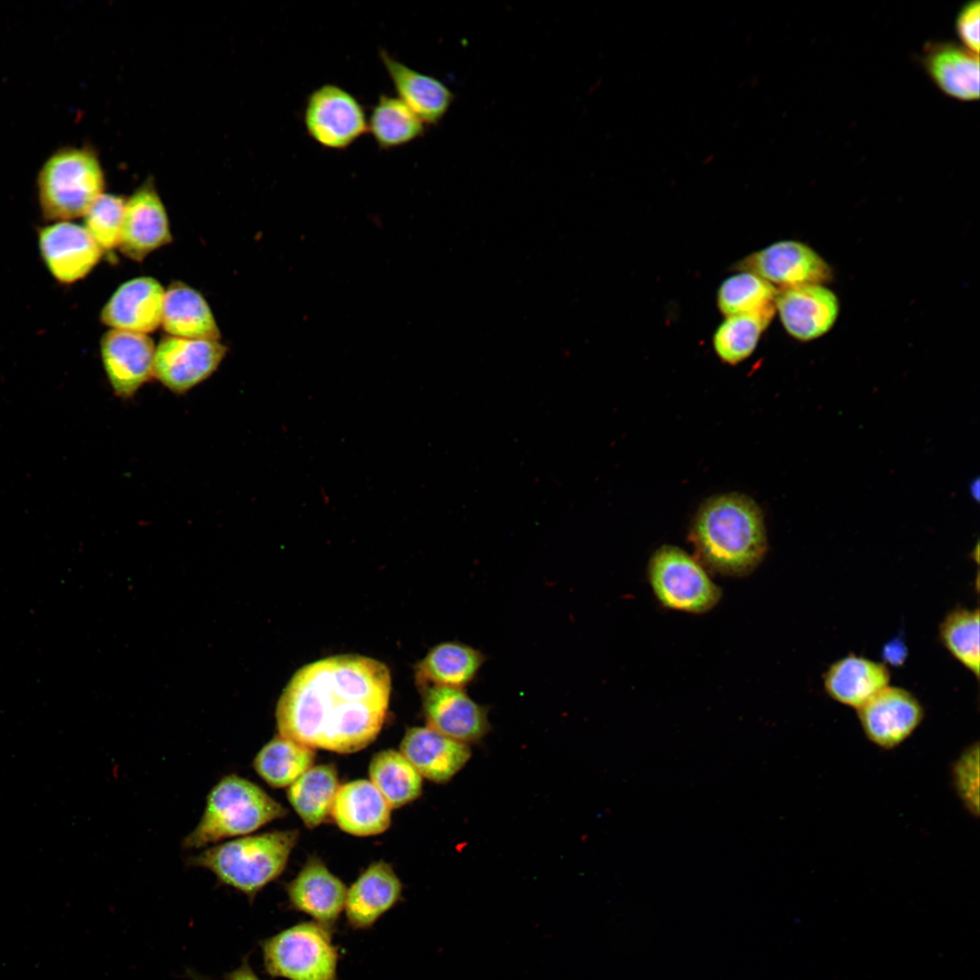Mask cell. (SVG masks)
<instances>
[{"mask_svg": "<svg viewBox=\"0 0 980 980\" xmlns=\"http://www.w3.org/2000/svg\"><path fill=\"white\" fill-rule=\"evenodd\" d=\"M775 307L785 330L800 341L826 334L839 311L837 296L821 284L778 289Z\"/></svg>", "mask_w": 980, "mask_h": 980, "instance_id": "9a60e30c", "label": "cell"}, {"mask_svg": "<svg viewBox=\"0 0 980 980\" xmlns=\"http://www.w3.org/2000/svg\"><path fill=\"white\" fill-rule=\"evenodd\" d=\"M287 809L255 783L237 775L222 778L207 797L196 828L183 839L184 848H201L225 838L248 835L280 818Z\"/></svg>", "mask_w": 980, "mask_h": 980, "instance_id": "277c9868", "label": "cell"}, {"mask_svg": "<svg viewBox=\"0 0 980 980\" xmlns=\"http://www.w3.org/2000/svg\"><path fill=\"white\" fill-rule=\"evenodd\" d=\"M889 681L890 672L884 663L852 653L834 662L823 676L828 695L856 710Z\"/></svg>", "mask_w": 980, "mask_h": 980, "instance_id": "cb8c5ba5", "label": "cell"}, {"mask_svg": "<svg viewBox=\"0 0 980 980\" xmlns=\"http://www.w3.org/2000/svg\"><path fill=\"white\" fill-rule=\"evenodd\" d=\"M370 782L391 808L408 804L422 793L423 778L401 752L386 750L372 758Z\"/></svg>", "mask_w": 980, "mask_h": 980, "instance_id": "f546056e", "label": "cell"}, {"mask_svg": "<svg viewBox=\"0 0 980 980\" xmlns=\"http://www.w3.org/2000/svg\"><path fill=\"white\" fill-rule=\"evenodd\" d=\"M37 195L45 220L70 221L83 217L103 193L104 177L95 154L83 148H64L44 163Z\"/></svg>", "mask_w": 980, "mask_h": 980, "instance_id": "5b68a950", "label": "cell"}, {"mask_svg": "<svg viewBox=\"0 0 980 980\" xmlns=\"http://www.w3.org/2000/svg\"><path fill=\"white\" fill-rule=\"evenodd\" d=\"M272 978L338 980V950L332 933L314 921L295 924L260 943Z\"/></svg>", "mask_w": 980, "mask_h": 980, "instance_id": "8992f818", "label": "cell"}, {"mask_svg": "<svg viewBox=\"0 0 980 980\" xmlns=\"http://www.w3.org/2000/svg\"><path fill=\"white\" fill-rule=\"evenodd\" d=\"M979 16L978 0L966 3L956 18V30L965 48L978 54L979 53Z\"/></svg>", "mask_w": 980, "mask_h": 980, "instance_id": "d590c367", "label": "cell"}, {"mask_svg": "<svg viewBox=\"0 0 980 980\" xmlns=\"http://www.w3.org/2000/svg\"><path fill=\"white\" fill-rule=\"evenodd\" d=\"M298 838L297 830L246 836L209 848L190 858L188 864L210 870L220 883L251 902L283 872Z\"/></svg>", "mask_w": 980, "mask_h": 980, "instance_id": "3957f363", "label": "cell"}, {"mask_svg": "<svg viewBox=\"0 0 980 980\" xmlns=\"http://www.w3.org/2000/svg\"><path fill=\"white\" fill-rule=\"evenodd\" d=\"M155 346L146 334L111 329L101 340L102 362L114 395L132 397L152 377Z\"/></svg>", "mask_w": 980, "mask_h": 980, "instance_id": "4fadbf2b", "label": "cell"}, {"mask_svg": "<svg viewBox=\"0 0 980 980\" xmlns=\"http://www.w3.org/2000/svg\"><path fill=\"white\" fill-rule=\"evenodd\" d=\"M922 64L931 80L946 94L961 101L979 97V56L955 43H929Z\"/></svg>", "mask_w": 980, "mask_h": 980, "instance_id": "7402d4cb", "label": "cell"}, {"mask_svg": "<svg viewBox=\"0 0 980 980\" xmlns=\"http://www.w3.org/2000/svg\"><path fill=\"white\" fill-rule=\"evenodd\" d=\"M779 289L823 284L832 278L828 264L810 247L797 240H780L744 257L734 266Z\"/></svg>", "mask_w": 980, "mask_h": 980, "instance_id": "30bf717a", "label": "cell"}, {"mask_svg": "<svg viewBox=\"0 0 980 980\" xmlns=\"http://www.w3.org/2000/svg\"><path fill=\"white\" fill-rule=\"evenodd\" d=\"M315 756L314 749L278 735L258 752L253 767L269 785L283 788L310 769Z\"/></svg>", "mask_w": 980, "mask_h": 980, "instance_id": "f1b7e54d", "label": "cell"}, {"mask_svg": "<svg viewBox=\"0 0 980 980\" xmlns=\"http://www.w3.org/2000/svg\"><path fill=\"white\" fill-rule=\"evenodd\" d=\"M125 204L119 196L103 193L83 216V227L102 250L119 247Z\"/></svg>", "mask_w": 980, "mask_h": 980, "instance_id": "836d02e7", "label": "cell"}, {"mask_svg": "<svg viewBox=\"0 0 980 980\" xmlns=\"http://www.w3.org/2000/svg\"><path fill=\"white\" fill-rule=\"evenodd\" d=\"M379 58L397 96L425 124H436L449 110L454 93L440 80L416 71L380 50Z\"/></svg>", "mask_w": 980, "mask_h": 980, "instance_id": "44dd1931", "label": "cell"}, {"mask_svg": "<svg viewBox=\"0 0 980 980\" xmlns=\"http://www.w3.org/2000/svg\"><path fill=\"white\" fill-rule=\"evenodd\" d=\"M485 660L481 651L468 644L441 642L416 665V682L420 690L429 686L464 689L476 678Z\"/></svg>", "mask_w": 980, "mask_h": 980, "instance_id": "d4e9b609", "label": "cell"}, {"mask_svg": "<svg viewBox=\"0 0 980 980\" xmlns=\"http://www.w3.org/2000/svg\"><path fill=\"white\" fill-rule=\"evenodd\" d=\"M331 816L347 833L373 836L388 828L391 807L370 781L358 779L339 786Z\"/></svg>", "mask_w": 980, "mask_h": 980, "instance_id": "603a6c76", "label": "cell"}, {"mask_svg": "<svg viewBox=\"0 0 980 980\" xmlns=\"http://www.w3.org/2000/svg\"><path fill=\"white\" fill-rule=\"evenodd\" d=\"M866 737L884 750L906 741L924 719V709L909 691L887 685L857 709Z\"/></svg>", "mask_w": 980, "mask_h": 980, "instance_id": "8fae6325", "label": "cell"}, {"mask_svg": "<svg viewBox=\"0 0 980 980\" xmlns=\"http://www.w3.org/2000/svg\"><path fill=\"white\" fill-rule=\"evenodd\" d=\"M426 726L457 741L472 744L490 731L488 707L462 688L429 686L421 690Z\"/></svg>", "mask_w": 980, "mask_h": 980, "instance_id": "7c38bea8", "label": "cell"}, {"mask_svg": "<svg viewBox=\"0 0 980 980\" xmlns=\"http://www.w3.org/2000/svg\"><path fill=\"white\" fill-rule=\"evenodd\" d=\"M347 887L317 858H310L286 886L289 906L333 934L344 909Z\"/></svg>", "mask_w": 980, "mask_h": 980, "instance_id": "2e32d148", "label": "cell"}, {"mask_svg": "<svg viewBox=\"0 0 980 980\" xmlns=\"http://www.w3.org/2000/svg\"><path fill=\"white\" fill-rule=\"evenodd\" d=\"M192 978H193L194 980H205V979H203V978H202L201 976H199V975H196V974H193V975H192Z\"/></svg>", "mask_w": 980, "mask_h": 980, "instance_id": "f35d334b", "label": "cell"}, {"mask_svg": "<svg viewBox=\"0 0 980 980\" xmlns=\"http://www.w3.org/2000/svg\"><path fill=\"white\" fill-rule=\"evenodd\" d=\"M226 352L219 340L165 337L155 348L152 377L171 392L181 395L209 378Z\"/></svg>", "mask_w": 980, "mask_h": 980, "instance_id": "9c48e42d", "label": "cell"}, {"mask_svg": "<svg viewBox=\"0 0 980 980\" xmlns=\"http://www.w3.org/2000/svg\"><path fill=\"white\" fill-rule=\"evenodd\" d=\"M224 980H261L249 962V956L242 957L238 967L224 975Z\"/></svg>", "mask_w": 980, "mask_h": 980, "instance_id": "8d00e7d4", "label": "cell"}, {"mask_svg": "<svg viewBox=\"0 0 980 980\" xmlns=\"http://www.w3.org/2000/svg\"><path fill=\"white\" fill-rule=\"evenodd\" d=\"M969 492L975 502H979L980 499V479L978 476L971 480L969 484Z\"/></svg>", "mask_w": 980, "mask_h": 980, "instance_id": "74e56055", "label": "cell"}, {"mask_svg": "<svg viewBox=\"0 0 980 980\" xmlns=\"http://www.w3.org/2000/svg\"><path fill=\"white\" fill-rule=\"evenodd\" d=\"M400 752L422 778L438 784L446 783L455 777L472 755L468 744L427 726L407 729L400 743Z\"/></svg>", "mask_w": 980, "mask_h": 980, "instance_id": "d6986e66", "label": "cell"}, {"mask_svg": "<svg viewBox=\"0 0 980 980\" xmlns=\"http://www.w3.org/2000/svg\"><path fill=\"white\" fill-rule=\"evenodd\" d=\"M171 240L163 203L152 186L144 185L126 201L119 248L128 258L141 261Z\"/></svg>", "mask_w": 980, "mask_h": 980, "instance_id": "e0dca14e", "label": "cell"}, {"mask_svg": "<svg viewBox=\"0 0 980 980\" xmlns=\"http://www.w3.org/2000/svg\"><path fill=\"white\" fill-rule=\"evenodd\" d=\"M338 789L334 766L318 765L309 769L289 786L288 799L303 823L313 828L331 815Z\"/></svg>", "mask_w": 980, "mask_h": 980, "instance_id": "4316f807", "label": "cell"}, {"mask_svg": "<svg viewBox=\"0 0 980 980\" xmlns=\"http://www.w3.org/2000/svg\"><path fill=\"white\" fill-rule=\"evenodd\" d=\"M979 609L956 607L944 617L938 636L943 646L976 678L980 670Z\"/></svg>", "mask_w": 980, "mask_h": 980, "instance_id": "1f68e13d", "label": "cell"}, {"mask_svg": "<svg viewBox=\"0 0 980 980\" xmlns=\"http://www.w3.org/2000/svg\"><path fill=\"white\" fill-rule=\"evenodd\" d=\"M648 576L658 600L672 610L705 612L720 597L701 563L675 546L664 545L653 554Z\"/></svg>", "mask_w": 980, "mask_h": 980, "instance_id": "52a82bcc", "label": "cell"}, {"mask_svg": "<svg viewBox=\"0 0 980 980\" xmlns=\"http://www.w3.org/2000/svg\"><path fill=\"white\" fill-rule=\"evenodd\" d=\"M690 540L700 563L730 576L753 571L767 551L766 529L759 506L738 494L707 501L694 519Z\"/></svg>", "mask_w": 980, "mask_h": 980, "instance_id": "7a4b0ae2", "label": "cell"}, {"mask_svg": "<svg viewBox=\"0 0 980 980\" xmlns=\"http://www.w3.org/2000/svg\"><path fill=\"white\" fill-rule=\"evenodd\" d=\"M776 309L725 317L717 328L713 348L725 363L737 364L752 354Z\"/></svg>", "mask_w": 980, "mask_h": 980, "instance_id": "4dcf8cb0", "label": "cell"}, {"mask_svg": "<svg viewBox=\"0 0 980 980\" xmlns=\"http://www.w3.org/2000/svg\"><path fill=\"white\" fill-rule=\"evenodd\" d=\"M403 886L392 867L377 861L365 869L347 890L344 906L348 925L366 930L400 899Z\"/></svg>", "mask_w": 980, "mask_h": 980, "instance_id": "ffe728a7", "label": "cell"}, {"mask_svg": "<svg viewBox=\"0 0 980 980\" xmlns=\"http://www.w3.org/2000/svg\"><path fill=\"white\" fill-rule=\"evenodd\" d=\"M161 324L172 337L207 340L220 338L205 299L182 282L172 283L165 291Z\"/></svg>", "mask_w": 980, "mask_h": 980, "instance_id": "484cf974", "label": "cell"}, {"mask_svg": "<svg viewBox=\"0 0 980 980\" xmlns=\"http://www.w3.org/2000/svg\"><path fill=\"white\" fill-rule=\"evenodd\" d=\"M303 123L308 135L328 150L348 148L368 132V118L361 103L345 88L325 83L307 97Z\"/></svg>", "mask_w": 980, "mask_h": 980, "instance_id": "ba28073f", "label": "cell"}, {"mask_svg": "<svg viewBox=\"0 0 980 980\" xmlns=\"http://www.w3.org/2000/svg\"><path fill=\"white\" fill-rule=\"evenodd\" d=\"M425 123L397 96L380 94L368 119L370 132L380 150L407 145L425 133Z\"/></svg>", "mask_w": 980, "mask_h": 980, "instance_id": "83f0119b", "label": "cell"}, {"mask_svg": "<svg viewBox=\"0 0 980 980\" xmlns=\"http://www.w3.org/2000/svg\"><path fill=\"white\" fill-rule=\"evenodd\" d=\"M38 245L43 260L60 283H74L98 263L102 250L83 226L58 221L42 228Z\"/></svg>", "mask_w": 980, "mask_h": 980, "instance_id": "5bb4252c", "label": "cell"}, {"mask_svg": "<svg viewBox=\"0 0 980 980\" xmlns=\"http://www.w3.org/2000/svg\"><path fill=\"white\" fill-rule=\"evenodd\" d=\"M165 291L159 281L140 277L122 284L104 305L103 323L130 332L147 334L162 323Z\"/></svg>", "mask_w": 980, "mask_h": 980, "instance_id": "ac0fdd59", "label": "cell"}, {"mask_svg": "<svg viewBox=\"0 0 980 980\" xmlns=\"http://www.w3.org/2000/svg\"><path fill=\"white\" fill-rule=\"evenodd\" d=\"M391 693L388 668L375 659L344 654L300 668L276 708L279 735L312 749L352 753L378 735Z\"/></svg>", "mask_w": 980, "mask_h": 980, "instance_id": "6da1fadb", "label": "cell"}, {"mask_svg": "<svg viewBox=\"0 0 980 980\" xmlns=\"http://www.w3.org/2000/svg\"><path fill=\"white\" fill-rule=\"evenodd\" d=\"M778 289L759 276L740 272L726 279L719 288L717 304L725 316L776 309Z\"/></svg>", "mask_w": 980, "mask_h": 980, "instance_id": "d6a6232c", "label": "cell"}, {"mask_svg": "<svg viewBox=\"0 0 980 980\" xmlns=\"http://www.w3.org/2000/svg\"><path fill=\"white\" fill-rule=\"evenodd\" d=\"M955 790L967 811L977 816L979 812V748L975 743L967 747L958 757L952 769Z\"/></svg>", "mask_w": 980, "mask_h": 980, "instance_id": "e575fe53", "label": "cell"}]
</instances>
